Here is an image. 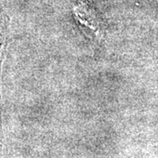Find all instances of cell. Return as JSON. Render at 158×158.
Instances as JSON below:
<instances>
[{
    "instance_id": "cell-1",
    "label": "cell",
    "mask_w": 158,
    "mask_h": 158,
    "mask_svg": "<svg viewBox=\"0 0 158 158\" xmlns=\"http://www.w3.org/2000/svg\"><path fill=\"white\" fill-rule=\"evenodd\" d=\"M74 14L77 21L83 27L87 34L98 39L103 32V24L95 10L88 4L82 3L74 9Z\"/></svg>"
},
{
    "instance_id": "cell-2",
    "label": "cell",
    "mask_w": 158,
    "mask_h": 158,
    "mask_svg": "<svg viewBox=\"0 0 158 158\" xmlns=\"http://www.w3.org/2000/svg\"><path fill=\"white\" fill-rule=\"evenodd\" d=\"M9 40V17L0 0V106H1V77L2 65L6 56V52ZM0 123H1V107H0Z\"/></svg>"
}]
</instances>
